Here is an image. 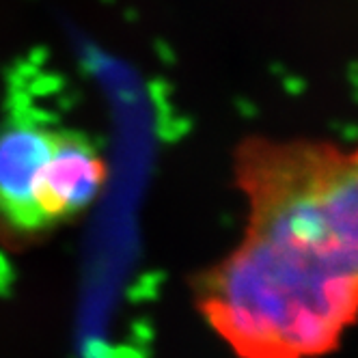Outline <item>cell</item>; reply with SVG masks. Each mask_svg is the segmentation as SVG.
<instances>
[{"mask_svg":"<svg viewBox=\"0 0 358 358\" xmlns=\"http://www.w3.org/2000/svg\"><path fill=\"white\" fill-rule=\"evenodd\" d=\"M240 242L196 278L238 358H322L358 322V145L248 136L234 153Z\"/></svg>","mask_w":358,"mask_h":358,"instance_id":"6da1fadb","label":"cell"},{"mask_svg":"<svg viewBox=\"0 0 358 358\" xmlns=\"http://www.w3.org/2000/svg\"><path fill=\"white\" fill-rule=\"evenodd\" d=\"M57 136V127L31 113H17L0 127V227L5 231L45 234L35 199Z\"/></svg>","mask_w":358,"mask_h":358,"instance_id":"7a4b0ae2","label":"cell"},{"mask_svg":"<svg viewBox=\"0 0 358 358\" xmlns=\"http://www.w3.org/2000/svg\"><path fill=\"white\" fill-rule=\"evenodd\" d=\"M106 179V160L91 138L73 130H59L35 199L43 231L83 214L104 190Z\"/></svg>","mask_w":358,"mask_h":358,"instance_id":"3957f363","label":"cell"}]
</instances>
